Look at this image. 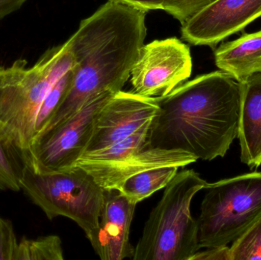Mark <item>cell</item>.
<instances>
[{
    "instance_id": "cell-19",
    "label": "cell",
    "mask_w": 261,
    "mask_h": 260,
    "mask_svg": "<svg viewBox=\"0 0 261 260\" xmlns=\"http://www.w3.org/2000/svg\"><path fill=\"white\" fill-rule=\"evenodd\" d=\"M232 260H261V219L233 241Z\"/></svg>"
},
{
    "instance_id": "cell-8",
    "label": "cell",
    "mask_w": 261,
    "mask_h": 260,
    "mask_svg": "<svg viewBox=\"0 0 261 260\" xmlns=\"http://www.w3.org/2000/svg\"><path fill=\"white\" fill-rule=\"evenodd\" d=\"M115 93L95 96L74 114L37 136L22 153L24 163L44 174L75 167L87 150L98 114Z\"/></svg>"
},
{
    "instance_id": "cell-1",
    "label": "cell",
    "mask_w": 261,
    "mask_h": 260,
    "mask_svg": "<svg viewBox=\"0 0 261 260\" xmlns=\"http://www.w3.org/2000/svg\"><path fill=\"white\" fill-rule=\"evenodd\" d=\"M242 95V82L219 70L156 98L158 112L148 131L150 145L185 151L197 160L225 157L239 136Z\"/></svg>"
},
{
    "instance_id": "cell-21",
    "label": "cell",
    "mask_w": 261,
    "mask_h": 260,
    "mask_svg": "<svg viewBox=\"0 0 261 260\" xmlns=\"http://www.w3.org/2000/svg\"><path fill=\"white\" fill-rule=\"evenodd\" d=\"M18 247L12 223L0 216V260H15Z\"/></svg>"
},
{
    "instance_id": "cell-13",
    "label": "cell",
    "mask_w": 261,
    "mask_h": 260,
    "mask_svg": "<svg viewBox=\"0 0 261 260\" xmlns=\"http://www.w3.org/2000/svg\"><path fill=\"white\" fill-rule=\"evenodd\" d=\"M242 83L239 137L241 160L251 169L261 165V72Z\"/></svg>"
},
{
    "instance_id": "cell-6",
    "label": "cell",
    "mask_w": 261,
    "mask_h": 260,
    "mask_svg": "<svg viewBox=\"0 0 261 260\" xmlns=\"http://www.w3.org/2000/svg\"><path fill=\"white\" fill-rule=\"evenodd\" d=\"M196 220L200 248L225 247L261 219V172L210 183Z\"/></svg>"
},
{
    "instance_id": "cell-22",
    "label": "cell",
    "mask_w": 261,
    "mask_h": 260,
    "mask_svg": "<svg viewBox=\"0 0 261 260\" xmlns=\"http://www.w3.org/2000/svg\"><path fill=\"white\" fill-rule=\"evenodd\" d=\"M190 260H232L230 247H211L202 252L198 251Z\"/></svg>"
},
{
    "instance_id": "cell-18",
    "label": "cell",
    "mask_w": 261,
    "mask_h": 260,
    "mask_svg": "<svg viewBox=\"0 0 261 260\" xmlns=\"http://www.w3.org/2000/svg\"><path fill=\"white\" fill-rule=\"evenodd\" d=\"M73 68L61 76L43 101L35 121V137L41 134L65 99L73 79Z\"/></svg>"
},
{
    "instance_id": "cell-17",
    "label": "cell",
    "mask_w": 261,
    "mask_h": 260,
    "mask_svg": "<svg viewBox=\"0 0 261 260\" xmlns=\"http://www.w3.org/2000/svg\"><path fill=\"white\" fill-rule=\"evenodd\" d=\"M64 250L61 238L56 235L36 240L21 238L15 260H63Z\"/></svg>"
},
{
    "instance_id": "cell-4",
    "label": "cell",
    "mask_w": 261,
    "mask_h": 260,
    "mask_svg": "<svg viewBox=\"0 0 261 260\" xmlns=\"http://www.w3.org/2000/svg\"><path fill=\"white\" fill-rule=\"evenodd\" d=\"M208 184L193 169L177 172L150 212L132 259L190 260L197 253V221L190 207L193 197Z\"/></svg>"
},
{
    "instance_id": "cell-5",
    "label": "cell",
    "mask_w": 261,
    "mask_h": 260,
    "mask_svg": "<svg viewBox=\"0 0 261 260\" xmlns=\"http://www.w3.org/2000/svg\"><path fill=\"white\" fill-rule=\"evenodd\" d=\"M21 190L40 208L49 220L64 216L84 230L87 239L96 232L105 189L85 169L38 174L24 163Z\"/></svg>"
},
{
    "instance_id": "cell-12",
    "label": "cell",
    "mask_w": 261,
    "mask_h": 260,
    "mask_svg": "<svg viewBox=\"0 0 261 260\" xmlns=\"http://www.w3.org/2000/svg\"><path fill=\"white\" fill-rule=\"evenodd\" d=\"M136 207L137 204L117 189H105L99 225L89 239L101 259H132L135 247L130 244L129 235Z\"/></svg>"
},
{
    "instance_id": "cell-15",
    "label": "cell",
    "mask_w": 261,
    "mask_h": 260,
    "mask_svg": "<svg viewBox=\"0 0 261 260\" xmlns=\"http://www.w3.org/2000/svg\"><path fill=\"white\" fill-rule=\"evenodd\" d=\"M179 169L177 166H162L141 171L128 177L117 190L138 205L160 189H165Z\"/></svg>"
},
{
    "instance_id": "cell-11",
    "label": "cell",
    "mask_w": 261,
    "mask_h": 260,
    "mask_svg": "<svg viewBox=\"0 0 261 260\" xmlns=\"http://www.w3.org/2000/svg\"><path fill=\"white\" fill-rule=\"evenodd\" d=\"M261 17V0H217L182 24V38L195 46L219 42Z\"/></svg>"
},
{
    "instance_id": "cell-24",
    "label": "cell",
    "mask_w": 261,
    "mask_h": 260,
    "mask_svg": "<svg viewBox=\"0 0 261 260\" xmlns=\"http://www.w3.org/2000/svg\"><path fill=\"white\" fill-rule=\"evenodd\" d=\"M27 0H0V20L16 12Z\"/></svg>"
},
{
    "instance_id": "cell-20",
    "label": "cell",
    "mask_w": 261,
    "mask_h": 260,
    "mask_svg": "<svg viewBox=\"0 0 261 260\" xmlns=\"http://www.w3.org/2000/svg\"><path fill=\"white\" fill-rule=\"evenodd\" d=\"M217 0H165L164 10L185 24L190 18Z\"/></svg>"
},
{
    "instance_id": "cell-16",
    "label": "cell",
    "mask_w": 261,
    "mask_h": 260,
    "mask_svg": "<svg viewBox=\"0 0 261 260\" xmlns=\"http://www.w3.org/2000/svg\"><path fill=\"white\" fill-rule=\"evenodd\" d=\"M24 166L22 153L0 137V191L21 190Z\"/></svg>"
},
{
    "instance_id": "cell-3",
    "label": "cell",
    "mask_w": 261,
    "mask_h": 260,
    "mask_svg": "<svg viewBox=\"0 0 261 260\" xmlns=\"http://www.w3.org/2000/svg\"><path fill=\"white\" fill-rule=\"evenodd\" d=\"M68 43L47 50L28 67L18 59L0 67V137L21 153L35 137V121L43 101L57 81L74 67Z\"/></svg>"
},
{
    "instance_id": "cell-14",
    "label": "cell",
    "mask_w": 261,
    "mask_h": 260,
    "mask_svg": "<svg viewBox=\"0 0 261 260\" xmlns=\"http://www.w3.org/2000/svg\"><path fill=\"white\" fill-rule=\"evenodd\" d=\"M218 68L240 82L261 72V31L225 43L215 52Z\"/></svg>"
},
{
    "instance_id": "cell-7",
    "label": "cell",
    "mask_w": 261,
    "mask_h": 260,
    "mask_svg": "<svg viewBox=\"0 0 261 260\" xmlns=\"http://www.w3.org/2000/svg\"><path fill=\"white\" fill-rule=\"evenodd\" d=\"M150 123L105 149L86 153L76 166L85 169L104 189H118L128 177L162 166L184 167L197 159L182 151L153 148L148 138Z\"/></svg>"
},
{
    "instance_id": "cell-10",
    "label": "cell",
    "mask_w": 261,
    "mask_h": 260,
    "mask_svg": "<svg viewBox=\"0 0 261 260\" xmlns=\"http://www.w3.org/2000/svg\"><path fill=\"white\" fill-rule=\"evenodd\" d=\"M158 110L156 98L144 97L133 92H117L98 114L84 154L105 149L127 138L151 123Z\"/></svg>"
},
{
    "instance_id": "cell-2",
    "label": "cell",
    "mask_w": 261,
    "mask_h": 260,
    "mask_svg": "<svg viewBox=\"0 0 261 260\" xmlns=\"http://www.w3.org/2000/svg\"><path fill=\"white\" fill-rule=\"evenodd\" d=\"M146 13L108 1L81 21L67 41L75 60L71 86L42 132L95 96L122 90L144 44Z\"/></svg>"
},
{
    "instance_id": "cell-23",
    "label": "cell",
    "mask_w": 261,
    "mask_h": 260,
    "mask_svg": "<svg viewBox=\"0 0 261 260\" xmlns=\"http://www.w3.org/2000/svg\"><path fill=\"white\" fill-rule=\"evenodd\" d=\"M109 1L121 3V4L146 12L148 11L158 10V9L164 10V3H165V0H109Z\"/></svg>"
},
{
    "instance_id": "cell-9",
    "label": "cell",
    "mask_w": 261,
    "mask_h": 260,
    "mask_svg": "<svg viewBox=\"0 0 261 260\" xmlns=\"http://www.w3.org/2000/svg\"><path fill=\"white\" fill-rule=\"evenodd\" d=\"M190 47L176 38L144 44L130 72L133 93L148 98H162L191 76Z\"/></svg>"
}]
</instances>
